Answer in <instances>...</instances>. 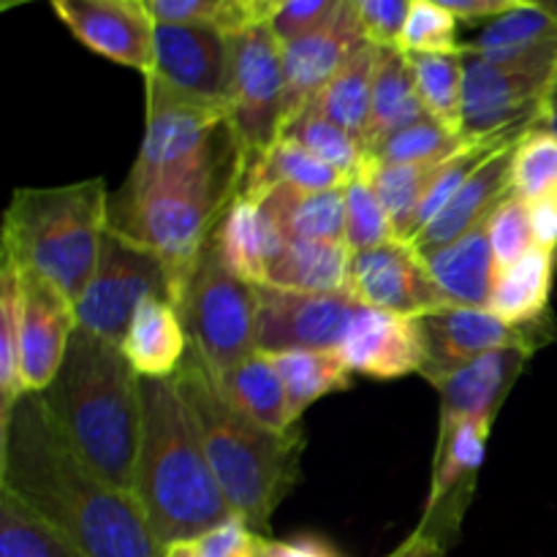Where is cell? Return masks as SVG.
I'll return each instance as SVG.
<instances>
[{"label":"cell","instance_id":"38","mask_svg":"<svg viewBox=\"0 0 557 557\" xmlns=\"http://www.w3.org/2000/svg\"><path fill=\"white\" fill-rule=\"evenodd\" d=\"M281 136L283 139L297 141L299 147H305V150H310L313 156H319L321 161L335 166L337 172L346 174L348 180L362 174L364 163H368L362 141L354 139L351 134H346L341 125L332 123L330 117H324V114L315 107H310V103L283 123Z\"/></svg>","mask_w":557,"mask_h":557},{"label":"cell","instance_id":"3","mask_svg":"<svg viewBox=\"0 0 557 557\" xmlns=\"http://www.w3.org/2000/svg\"><path fill=\"white\" fill-rule=\"evenodd\" d=\"M172 381L234 515L261 536L270 531L272 515L288 490L297 484L305 433L299 424L288 433H275L232 406L194 346H188Z\"/></svg>","mask_w":557,"mask_h":557},{"label":"cell","instance_id":"28","mask_svg":"<svg viewBox=\"0 0 557 557\" xmlns=\"http://www.w3.org/2000/svg\"><path fill=\"white\" fill-rule=\"evenodd\" d=\"M354 250L346 239H292L267 270V286L288 292H346Z\"/></svg>","mask_w":557,"mask_h":557},{"label":"cell","instance_id":"24","mask_svg":"<svg viewBox=\"0 0 557 557\" xmlns=\"http://www.w3.org/2000/svg\"><path fill=\"white\" fill-rule=\"evenodd\" d=\"M188 346L180 310L169 299H150L141 305L120 343L139 379H172L183 364Z\"/></svg>","mask_w":557,"mask_h":557},{"label":"cell","instance_id":"12","mask_svg":"<svg viewBox=\"0 0 557 557\" xmlns=\"http://www.w3.org/2000/svg\"><path fill=\"white\" fill-rule=\"evenodd\" d=\"M256 346L264 354L335 351L359 302L346 292L310 294L253 286Z\"/></svg>","mask_w":557,"mask_h":557},{"label":"cell","instance_id":"15","mask_svg":"<svg viewBox=\"0 0 557 557\" xmlns=\"http://www.w3.org/2000/svg\"><path fill=\"white\" fill-rule=\"evenodd\" d=\"M20 386L41 395L58 375L71 335L79 326L76 305L54 283L25 267H20Z\"/></svg>","mask_w":557,"mask_h":557},{"label":"cell","instance_id":"16","mask_svg":"<svg viewBox=\"0 0 557 557\" xmlns=\"http://www.w3.org/2000/svg\"><path fill=\"white\" fill-rule=\"evenodd\" d=\"M90 52L145 76L156 65V20L145 0H49Z\"/></svg>","mask_w":557,"mask_h":557},{"label":"cell","instance_id":"45","mask_svg":"<svg viewBox=\"0 0 557 557\" xmlns=\"http://www.w3.org/2000/svg\"><path fill=\"white\" fill-rule=\"evenodd\" d=\"M487 234L490 245H493L495 270H504V267H511L515 261H520L536 245L528 201H522L515 194L506 196L495 207L493 215L487 218Z\"/></svg>","mask_w":557,"mask_h":557},{"label":"cell","instance_id":"55","mask_svg":"<svg viewBox=\"0 0 557 557\" xmlns=\"http://www.w3.org/2000/svg\"><path fill=\"white\" fill-rule=\"evenodd\" d=\"M520 3L522 5H533V9L544 11V14H549L557 22V0H520Z\"/></svg>","mask_w":557,"mask_h":557},{"label":"cell","instance_id":"43","mask_svg":"<svg viewBox=\"0 0 557 557\" xmlns=\"http://www.w3.org/2000/svg\"><path fill=\"white\" fill-rule=\"evenodd\" d=\"M395 239L392 223L381 207L379 196L370 188L362 174L348 180L346 185V243L354 253L379 248Z\"/></svg>","mask_w":557,"mask_h":557},{"label":"cell","instance_id":"17","mask_svg":"<svg viewBox=\"0 0 557 557\" xmlns=\"http://www.w3.org/2000/svg\"><path fill=\"white\" fill-rule=\"evenodd\" d=\"M490 430H493L490 422L462 419L435 435L433 487H430L419 528L435 533L446 544H455L462 515L471 504L476 476L484 466Z\"/></svg>","mask_w":557,"mask_h":557},{"label":"cell","instance_id":"35","mask_svg":"<svg viewBox=\"0 0 557 557\" xmlns=\"http://www.w3.org/2000/svg\"><path fill=\"white\" fill-rule=\"evenodd\" d=\"M218 256L223 264L243 277L250 286H261L267 281V253L264 234H261L259 201L237 194L223 210L215 232H212Z\"/></svg>","mask_w":557,"mask_h":557},{"label":"cell","instance_id":"26","mask_svg":"<svg viewBox=\"0 0 557 557\" xmlns=\"http://www.w3.org/2000/svg\"><path fill=\"white\" fill-rule=\"evenodd\" d=\"M348 185V177L313 156L310 150L299 147L297 141L277 136L243 174L239 194L261 201L270 190L292 188L305 190V194H319V190H332Z\"/></svg>","mask_w":557,"mask_h":557},{"label":"cell","instance_id":"27","mask_svg":"<svg viewBox=\"0 0 557 557\" xmlns=\"http://www.w3.org/2000/svg\"><path fill=\"white\" fill-rule=\"evenodd\" d=\"M557 253L533 245L520 261L511 267L495 270L490 305L498 319L515 326L539 324L553 319L549 315V297H553Z\"/></svg>","mask_w":557,"mask_h":557},{"label":"cell","instance_id":"29","mask_svg":"<svg viewBox=\"0 0 557 557\" xmlns=\"http://www.w3.org/2000/svg\"><path fill=\"white\" fill-rule=\"evenodd\" d=\"M215 381L232 406H237L250 419L264 424L267 430L288 433V430L297 428L292 419V408H288L286 386H283L270 354H250L248 359L237 362L234 368L215 373Z\"/></svg>","mask_w":557,"mask_h":557},{"label":"cell","instance_id":"34","mask_svg":"<svg viewBox=\"0 0 557 557\" xmlns=\"http://www.w3.org/2000/svg\"><path fill=\"white\" fill-rule=\"evenodd\" d=\"M270 357L286 386L294 424H299L302 413L315 400L351 389V370L346 368L337 348L335 351H281Z\"/></svg>","mask_w":557,"mask_h":557},{"label":"cell","instance_id":"25","mask_svg":"<svg viewBox=\"0 0 557 557\" xmlns=\"http://www.w3.org/2000/svg\"><path fill=\"white\" fill-rule=\"evenodd\" d=\"M428 117L417 82H413L408 54L400 47H379V63L373 76V101H370V123L364 131V156L375 150L406 125Z\"/></svg>","mask_w":557,"mask_h":557},{"label":"cell","instance_id":"36","mask_svg":"<svg viewBox=\"0 0 557 557\" xmlns=\"http://www.w3.org/2000/svg\"><path fill=\"white\" fill-rule=\"evenodd\" d=\"M419 98L430 117L451 134L462 136V90H466V54H408Z\"/></svg>","mask_w":557,"mask_h":557},{"label":"cell","instance_id":"9","mask_svg":"<svg viewBox=\"0 0 557 557\" xmlns=\"http://www.w3.org/2000/svg\"><path fill=\"white\" fill-rule=\"evenodd\" d=\"M228 125L245 169L281 136L286 120L283 44L267 22L228 36Z\"/></svg>","mask_w":557,"mask_h":557},{"label":"cell","instance_id":"52","mask_svg":"<svg viewBox=\"0 0 557 557\" xmlns=\"http://www.w3.org/2000/svg\"><path fill=\"white\" fill-rule=\"evenodd\" d=\"M272 555L275 557H310L302 536L292 539V542H272Z\"/></svg>","mask_w":557,"mask_h":557},{"label":"cell","instance_id":"32","mask_svg":"<svg viewBox=\"0 0 557 557\" xmlns=\"http://www.w3.org/2000/svg\"><path fill=\"white\" fill-rule=\"evenodd\" d=\"M444 161L430 163H392V166H381V163H364L362 177L368 180L370 188L379 196L381 207H384L386 218L392 223V234L400 243H413L417 239V218L419 207H422L424 194H428L430 183L438 174V166Z\"/></svg>","mask_w":557,"mask_h":557},{"label":"cell","instance_id":"22","mask_svg":"<svg viewBox=\"0 0 557 557\" xmlns=\"http://www.w3.org/2000/svg\"><path fill=\"white\" fill-rule=\"evenodd\" d=\"M520 139H511L500 145L498 150L490 152L471 177L466 180L455 199L449 201L444 212L413 239V248L419 253H430L435 248L455 243V239L466 237L476 226L487 223L495 207L511 196V158H515V147Z\"/></svg>","mask_w":557,"mask_h":557},{"label":"cell","instance_id":"10","mask_svg":"<svg viewBox=\"0 0 557 557\" xmlns=\"http://www.w3.org/2000/svg\"><path fill=\"white\" fill-rule=\"evenodd\" d=\"M150 299H169L174 305L166 267L150 248L109 223L96 272L76 302V321L92 335L120 346L136 310Z\"/></svg>","mask_w":557,"mask_h":557},{"label":"cell","instance_id":"39","mask_svg":"<svg viewBox=\"0 0 557 557\" xmlns=\"http://www.w3.org/2000/svg\"><path fill=\"white\" fill-rule=\"evenodd\" d=\"M468 141L462 136L451 134L446 125H441L435 117H422L417 123L406 125L389 139L381 141L373 152L368 156L370 163H381V166H392V163H430V161H446V158L457 156L466 150Z\"/></svg>","mask_w":557,"mask_h":557},{"label":"cell","instance_id":"46","mask_svg":"<svg viewBox=\"0 0 557 557\" xmlns=\"http://www.w3.org/2000/svg\"><path fill=\"white\" fill-rule=\"evenodd\" d=\"M341 5L343 0H281L264 22L275 33L277 41L286 47V44L302 38L305 33L324 25Z\"/></svg>","mask_w":557,"mask_h":557},{"label":"cell","instance_id":"56","mask_svg":"<svg viewBox=\"0 0 557 557\" xmlns=\"http://www.w3.org/2000/svg\"><path fill=\"white\" fill-rule=\"evenodd\" d=\"M544 128H549L553 134H557V101L544 109Z\"/></svg>","mask_w":557,"mask_h":557},{"label":"cell","instance_id":"41","mask_svg":"<svg viewBox=\"0 0 557 557\" xmlns=\"http://www.w3.org/2000/svg\"><path fill=\"white\" fill-rule=\"evenodd\" d=\"M511 194L522 201H539L557 194V134L539 125L528 131L511 158Z\"/></svg>","mask_w":557,"mask_h":557},{"label":"cell","instance_id":"59","mask_svg":"<svg viewBox=\"0 0 557 557\" xmlns=\"http://www.w3.org/2000/svg\"><path fill=\"white\" fill-rule=\"evenodd\" d=\"M557 101V74H555V82H553V90H549V98H547V107L549 103Z\"/></svg>","mask_w":557,"mask_h":557},{"label":"cell","instance_id":"51","mask_svg":"<svg viewBox=\"0 0 557 557\" xmlns=\"http://www.w3.org/2000/svg\"><path fill=\"white\" fill-rule=\"evenodd\" d=\"M449 547L451 544H446L441 536L417 528V531H413L411 536H408L406 542L395 549V553L386 555V557H446Z\"/></svg>","mask_w":557,"mask_h":557},{"label":"cell","instance_id":"2","mask_svg":"<svg viewBox=\"0 0 557 557\" xmlns=\"http://www.w3.org/2000/svg\"><path fill=\"white\" fill-rule=\"evenodd\" d=\"M139 381L117 343L76 326L58 375L38 395L71 449L131 495L141 441Z\"/></svg>","mask_w":557,"mask_h":557},{"label":"cell","instance_id":"31","mask_svg":"<svg viewBox=\"0 0 557 557\" xmlns=\"http://www.w3.org/2000/svg\"><path fill=\"white\" fill-rule=\"evenodd\" d=\"M283 237L292 239H346V185L319 194L275 188L261 199Z\"/></svg>","mask_w":557,"mask_h":557},{"label":"cell","instance_id":"14","mask_svg":"<svg viewBox=\"0 0 557 557\" xmlns=\"http://www.w3.org/2000/svg\"><path fill=\"white\" fill-rule=\"evenodd\" d=\"M346 294L364 308L400 315H424L451 308L430 275L424 256L411 243L400 239L354 253Z\"/></svg>","mask_w":557,"mask_h":557},{"label":"cell","instance_id":"33","mask_svg":"<svg viewBox=\"0 0 557 557\" xmlns=\"http://www.w3.org/2000/svg\"><path fill=\"white\" fill-rule=\"evenodd\" d=\"M375 63H379V47L364 44L310 103L359 141L364 139L370 123Z\"/></svg>","mask_w":557,"mask_h":557},{"label":"cell","instance_id":"6","mask_svg":"<svg viewBox=\"0 0 557 557\" xmlns=\"http://www.w3.org/2000/svg\"><path fill=\"white\" fill-rule=\"evenodd\" d=\"M107 228L109 194L101 177L20 188L5 207L0 253L47 277L76 305L96 272Z\"/></svg>","mask_w":557,"mask_h":557},{"label":"cell","instance_id":"30","mask_svg":"<svg viewBox=\"0 0 557 557\" xmlns=\"http://www.w3.org/2000/svg\"><path fill=\"white\" fill-rule=\"evenodd\" d=\"M462 49L498 63L557 54V22L533 5H520L484 22L468 41H462Z\"/></svg>","mask_w":557,"mask_h":557},{"label":"cell","instance_id":"47","mask_svg":"<svg viewBox=\"0 0 557 557\" xmlns=\"http://www.w3.org/2000/svg\"><path fill=\"white\" fill-rule=\"evenodd\" d=\"M351 5L368 41L375 47H397L413 0H351Z\"/></svg>","mask_w":557,"mask_h":557},{"label":"cell","instance_id":"57","mask_svg":"<svg viewBox=\"0 0 557 557\" xmlns=\"http://www.w3.org/2000/svg\"><path fill=\"white\" fill-rule=\"evenodd\" d=\"M253 557H275V555H272V542H270V539H264V536L256 539Z\"/></svg>","mask_w":557,"mask_h":557},{"label":"cell","instance_id":"1","mask_svg":"<svg viewBox=\"0 0 557 557\" xmlns=\"http://www.w3.org/2000/svg\"><path fill=\"white\" fill-rule=\"evenodd\" d=\"M0 490L52 522L82 557H163L136 495L98 476L30 392L0 413Z\"/></svg>","mask_w":557,"mask_h":557},{"label":"cell","instance_id":"40","mask_svg":"<svg viewBox=\"0 0 557 557\" xmlns=\"http://www.w3.org/2000/svg\"><path fill=\"white\" fill-rule=\"evenodd\" d=\"M20 267L0 253V413L25 392L20 386Z\"/></svg>","mask_w":557,"mask_h":557},{"label":"cell","instance_id":"21","mask_svg":"<svg viewBox=\"0 0 557 557\" xmlns=\"http://www.w3.org/2000/svg\"><path fill=\"white\" fill-rule=\"evenodd\" d=\"M531 357L533 351L528 348H500L430 379L441 397L438 430L451 428L462 419L495 424L500 406L517 379L525 373Z\"/></svg>","mask_w":557,"mask_h":557},{"label":"cell","instance_id":"18","mask_svg":"<svg viewBox=\"0 0 557 557\" xmlns=\"http://www.w3.org/2000/svg\"><path fill=\"white\" fill-rule=\"evenodd\" d=\"M337 354L351 373L379 381L422 373L428 362L419 315H400L364 305L354 313Z\"/></svg>","mask_w":557,"mask_h":557},{"label":"cell","instance_id":"53","mask_svg":"<svg viewBox=\"0 0 557 557\" xmlns=\"http://www.w3.org/2000/svg\"><path fill=\"white\" fill-rule=\"evenodd\" d=\"M305 547H308L310 557H341L337 549H332L324 539H315V536H302Z\"/></svg>","mask_w":557,"mask_h":557},{"label":"cell","instance_id":"23","mask_svg":"<svg viewBox=\"0 0 557 557\" xmlns=\"http://www.w3.org/2000/svg\"><path fill=\"white\" fill-rule=\"evenodd\" d=\"M422 256L446 302L460 308H487L495 281V256L487 223Z\"/></svg>","mask_w":557,"mask_h":557},{"label":"cell","instance_id":"13","mask_svg":"<svg viewBox=\"0 0 557 557\" xmlns=\"http://www.w3.org/2000/svg\"><path fill=\"white\" fill-rule=\"evenodd\" d=\"M419 324L428 346V362L422 368L428 381L500 348H528L536 354L555 335L553 319L515 326L498 319L490 308H460V305L419 315Z\"/></svg>","mask_w":557,"mask_h":557},{"label":"cell","instance_id":"5","mask_svg":"<svg viewBox=\"0 0 557 557\" xmlns=\"http://www.w3.org/2000/svg\"><path fill=\"white\" fill-rule=\"evenodd\" d=\"M243 174V152L234 134H228L199 161L145 183H125L117 210L109 205V223L163 261L172 277L174 308L183 299L223 210L239 194Z\"/></svg>","mask_w":557,"mask_h":557},{"label":"cell","instance_id":"37","mask_svg":"<svg viewBox=\"0 0 557 557\" xmlns=\"http://www.w3.org/2000/svg\"><path fill=\"white\" fill-rule=\"evenodd\" d=\"M0 557H82L38 511L0 490Z\"/></svg>","mask_w":557,"mask_h":557},{"label":"cell","instance_id":"4","mask_svg":"<svg viewBox=\"0 0 557 557\" xmlns=\"http://www.w3.org/2000/svg\"><path fill=\"white\" fill-rule=\"evenodd\" d=\"M139 389L141 441L134 495L163 549L196 542L237 515L207 462L174 381L141 379Z\"/></svg>","mask_w":557,"mask_h":557},{"label":"cell","instance_id":"42","mask_svg":"<svg viewBox=\"0 0 557 557\" xmlns=\"http://www.w3.org/2000/svg\"><path fill=\"white\" fill-rule=\"evenodd\" d=\"M145 3L156 22L210 25L228 36L259 22L248 0H145Z\"/></svg>","mask_w":557,"mask_h":557},{"label":"cell","instance_id":"50","mask_svg":"<svg viewBox=\"0 0 557 557\" xmlns=\"http://www.w3.org/2000/svg\"><path fill=\"white\" fill-rule=\"evenodd\" d=\"M531 226L539 248L557 253V194L531 201Z\"/></svg>","mask_w":557,"mask_h":557},{"label":"cell","instance_id":"49","mask_svg":"<svg viewBox=\"0 0 557 557\" xmlns=\"http://www.w3.org/2000/svg\"><path fill=\"white\" fill-rule=\"evenodd\" d=\"M430 3L441 5V9L449 11L451 16L462 22H487L493 16H500L522 5L520 0H430Z\"/></svg>","mask_w":557,"mask_h":557},{"label":"cell","instance_id":"48","mask_svg":"<svg viewBox=\"0 0 557 557\" xmlns=\"http://www.w3.org/2000/svg\"><path fill=\"white\" fill-rule=\"evenodd\" d=\"M256 539L259 533L250 531L243 517H232L228 522L196 539V557H253Z\"/></svg>","mask_w":557,"mask_h":557},{"label":"cell","instance_id":"20","mask_svg":"<svg viewBox=\"0 0 557 557\" xmlns=\"http://www.w3.org/2000/svg\"><path fill=\"white\" fill-rule=\"evenodd\" d=\"M150 76L190 96L226 103L228 33L210 25L156 22V65Z\"/></svg>","mask_w":557,"mask_h":557},{"label":"cell","instance_id":"54","mask_svg":"<svg viewBox=\"0 0 557 557\" xmlns=\"http://www.w3.org/2000/svg\"><path fill=\"white\" fill-rule=\"evenodd\" d=\"M163 557H196L194 542H177L163 549Z\"/></svg>","mask_w":557,"mask_h":557},{"label":"cell","instance_id":"8","mask_svg":"<svg viewBox=\"0 0 557 557\" xmlns=\"http://www.w3.org/2000/svg\"><path fill=\"white\" fill-rule=\"evenodd\" d=\"M177 310L190 346L205 357L212 373H223L259 351L253 286L223 264L212 237L201 250Z\"/></svg>","mask_w":557,"mask_h":557},{"label":"cell","instance_id":"11","mask_svg":"<svg viewBox=\"0 0 557 557\" xmlns=\"http://www.w3.org/2000/svg\"><path fill=\"white\" fill-rule=\"evenodd\" d=\"M147 79V123L139 158L128 174V183L166 174L194 163L215 150L228 134V103L207 101L166 85L158 76Z\"/></svg>","mask_w":557,"mask_h":557},{"label":"cell","instance_id":"7","mask_svg":"<svg viewBox=\"0 0 557 557\" xmlns=\"http://www.w3.org/2000/svg\"><path fill=\"white\" fill-rule=\"evenodd\" d=\"M462 90V139L468 145L520 139L544 125L549 90L557 74V54L498 63L466 52Z\"/></svg>","mask_w":557,"mask_h":557},{"label":"cell","instance_id":"44","mask_svg":"<svg viewBox=\"0 0 557 557\" xmlns=\"http://www.w3.org/2000/svg\"><path fill=\"white\" fill-rule=\"evenodd\" d=\"M457 16L444 11L430 0H413L411 14L400 33L397 47L406 54H444L460 52V30H457Z\"/></svg>","mask_w":557,"mask_h":557},{"label":"cell","instance_id":"19","mask_svg":"<svg viewBox=\"0 0 557 557\" xmlns=\"http://www.w3.org/2000/svg\"><path fill=\"white\" fill-rule=\"evenodd\" d=\"M368 41L351 0H343L341 9L319 25L305 33L297 41L283 47L286 63V120L313 103V98L332 82V76L364 47ZM283 120V123H286Z\"/></svg>","mask_w":557,"mask_h":557},{"label":"cell","instance_id":"58","mask_svg":"<svg viewBox=\"0 0 557 557\" xmlns=\"http://www.w3.org/2000/svg\"><path fill=\"white\" fill-rule=\"evenodd\" d=\"M25 3H33V0H0V9L11 11L16 9V5H25Z\"/></svg>","mask_w":557,"mask_h":557}]
</instances>
